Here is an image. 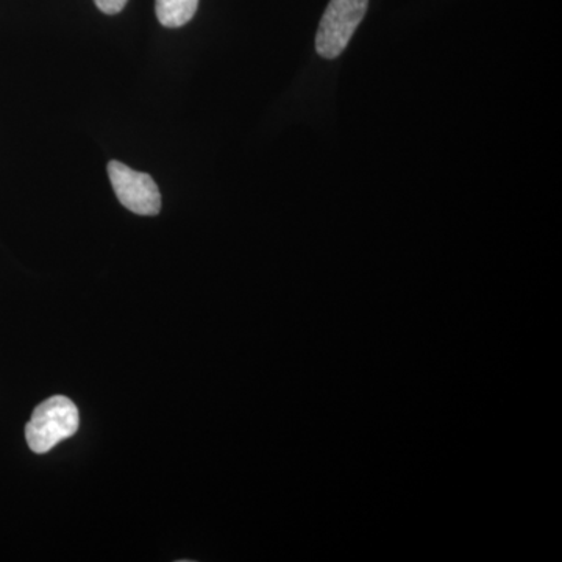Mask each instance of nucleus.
Listing matches in <instances>:
<instances>
[{
    "label": "nucleus",
    "mask_w": 562,
    "mask_h": 562,
    "mask_svg": "<svg viewBox=\"0 0 562 562\" xmlns=\"http://www.w3.org/2000/svg\"><path fill=\"white\" fill-rule=\"evenodd\" d=\"M79 427V409L74 402L65 395H54L36 406L25 427V439L32 452L44 454L76 435Z\"/></svg>",
    "instance_id": "1"
},
{
    "label": "nucleus",
    "mask_w": 562,
    "mask_h": 562,
    "mask_svg": "<svg viewBox=\"0 0 562 562\" xmlns=\"http://www.w3.org/2000/svg\"><path fill=\"white\" fill-rule=\"evenodd\" d=\"M368 5L369 0H330L316 35V50L322 58L333 60L346 50Z\"/></svg>",
    "instance_id": "2"
},
{
    "label": "nucleus",
    "mask_w": 562,
    "mask_h": 562,
    "mask_svg": "<svg viewBox=\"0 0 562 562\" xmlns=\"http://www.w3.org/2000/svg\"><path fill=\"white\" fill-rule=\"evenodd\" d=\"M109 177L116 198L125 209L139 216H157L161 211V194L149 173L138 172L124 162L110 161Z\"/></svg>",
    "instance_id": "3"
},
{
    "label": "nucleus",
    "mask_w": 562,
    "mask_h": 562,
    "mask_svg": "<svg viewBox=\"0 0 562 562\" xmlns=\"http://www.w3.org/2000/svg\"><path fill=\"white\" fill-rule=\"evenodd\" d=\"M198 9L199 0H155L158 21L168 29L183 27Z\"/></svg>",
    "instance_id": "4"
},
{
    "label": "nucleus",
    "mask_w": 562,
    "mask_h": 562,
    "mask_svg": "<svg viewBox=\"0 0 562 562\" xmlns=\"http://www.w3.org/2000/svg\"><path fill=\"white\" fill-rule=\"evenodd\" d=\"M98 9L105 14H117L127 5L128 0H94Z\"/></svg>",
    "instance_id": "5"
}]
</instances>
